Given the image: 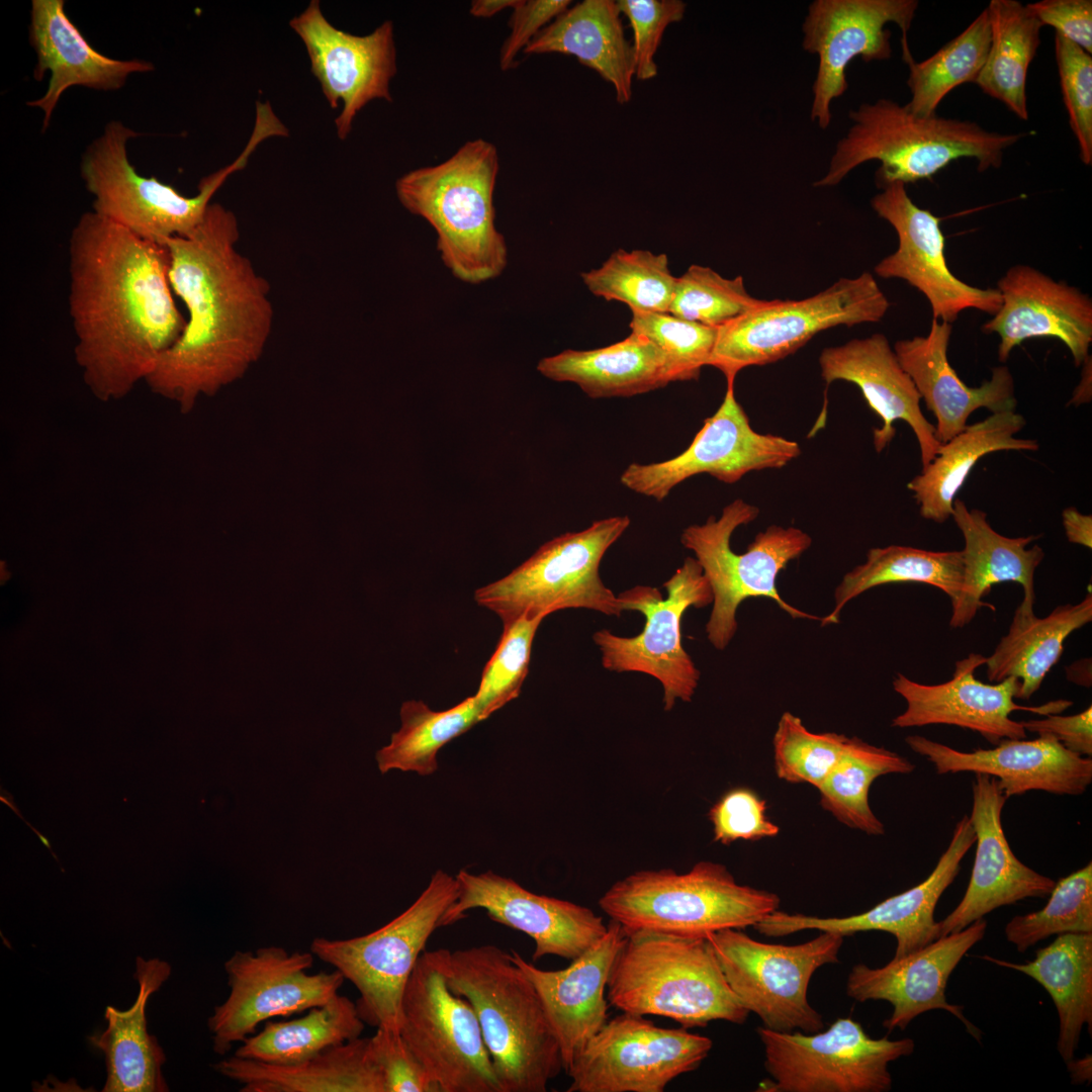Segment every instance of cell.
I'll use <instances>...</instances> for the list:
<instances>
[{"mask_svg":"<svg viewBox=\"0 0 1092 1092\" xmlns=\"http://www.w3.org/2000/svg\"><path fill=\"white\" fill-rule=\"evenodd\" d=\"M800 454L796 441L754 431L735 398L734 382H727L720 406L705 419L685 451L659 462H633L620 481L636 493L661 502L676 485L697 474L707 473L732 484L751 471L782 468Z\"/></svg>","mask_w":1092,"mask_h":1092,"instance_id":"d6986e66","label":"cell"},{"mask_svg":"<svg viewBox=\"0 0 1092 1092\" xmlns=\"http://www.w3.org/2000/svg\"><path fill=\"white\" fill-rule=\"evenodd\" d=\"M171 975L166 961L138 957L133 978L139 992L126 1010L107 1006L106 1028L88 1036L90 1044L103 1053L106 1080L103 1092H166L168 1084L162 1073L166 1055L158 1038L148 1031L146 1008L150 997Z\"/></svg>","mask_w":1092,"mask_h":1092,"instance_id":"e575fe53","label":"cell"},{"mask_svg":"<svg viewBox=\"0 0 1092 1092\" xmlns=\"http://www.w3.org/2000/svg\"><path fill=\"white\" fill-rule=\"evenodd\" d=\"M455 879L457 898L444 914L441 927L463 919L469 910L483 909L491 920L534 940V962L545 956L572 961L608 929V924L592 909L533 893L491 871L476 875L460 870Z\"/></svg>","mask_w":1092,"mask_h":1092,"instance_id":"603a6c76","label":"cell"},{"mask_svg":"<svg viewBox=\"0 0 1092 1092\" xmlns=\"http://www.w3.org/2000/svg\"><path fill=\"white\" fill-rule=\"evenodd\" d=\"M881 188L871 205L896 231L898 248L875 266V273L905 280L919 290L935 320L952 324L967 308L994 315L1002 304L999 290L969 285L947 267L940 217L916 205L901 182Z\"/></svg>","mask_w":1092,"mask_h":1092,"instance_id":"7402d4cb","label":"cell"},{"mask_svg":"<svg viewBox=\"0 0 1092 1092\" xmlns=\"http://www.w3.org/2000/svg\"><path fill=\"white\" fill-rule=\"evenodd\" d=\"M982 959L1023 973L1046 990L1059 1015L1057 1049L1066 1063L1073 1061L1083 1026L1092 1030V932L1060 934L1024 964Z\"/></svg>","mask_w":1092,"mask_h":1092,"instance_id":"ab89813d","label":"cell"},{"mask_svg":"<svg viewBox=\"0 0 1092 1092\" xmlns=\"http://www.w3.org/2000/svg\"><path fill=\"white\" fill-rule=\"evenodd\" d=\"M1025 731L1038 735L1049 734L1064 747L1081 756L1092 755V707L1084 711L1062 716L1048 715L1043 719L1020 721Z\"/></svg>","mask_w":1092,"mask_h":1092,"instance_id":"6125c7cd","label":"cell"},{"mask_svg":"<svg viewBox=\"0 0 1092 1092\" xmlns=\"http://www.w3.org/2000/svg\"><path fill=\"white\" fill-rule=\"evenodd\" d=\"M606 996L621 1012L667 1017L688 1029L714 1020L743 1024L750 1013L728 985L707 937L626 934Z\"/></svg>","mask_w":1092,"mask_h":1092,"instance_id":"8992f818","label":"cell"},{"mask_svg":"<svg viewBox=\"0 0 1092 1092\" xmlns=\"http://www.w3.org/2000/svg\"><path fill=\"white\" fill-rule=\"evenodd\" d=\"M370 1048L385 1092H441L399 1031L377 1027Z\"/></svg>","mask_w":1092,"mask_h":1092,"instance_id":"680465c9","label":"cell"},{"mask_svg":"<svg viewBox=\"0 0 1092 1092\" xmlns=\"http://www.w3.org/2000/svg\"><path fill=\"white\" fill-rule=\"evenodd\" d=\"M1063 526L1069 542L1092 548V517L1070 507L1062 513Z\"/></svg>","mask_w":1092,"mask_h":1092,"instance_id":"be15d7a7","label":"cell"},{"mask_svg":"<svg viewBox=\"0 0 1092 1092\" xmlns=\"http://www.w3.org/2000/svg\"><path fill=\"white\" fill-rule=\"evenodd\" d=\"M620 14L614 0H583L545 26L524 53L574 56L612 84L619 103H627L632 97L635 58Z\"/></svg>","mask_w":1092,"mask_h":1092,"instance_id":"8d00e7d4","label":"cell"},{"mask_svg":"<svg viewBox=\"0 0 1092 1092\" xmlns=\"http://www.w3.org/2000/svg\"><path fill=\"white\" fill-rule=\"evenodd\" d=\"M724 977L741 1004L776 1031L813 1033L824 1028L807 992L814 973L838 963L843 936L821 931L794 945L765 943L741 929L707 935Z\"/></svg>","mask_w":1092,"mask_h":1092,"instance_id":"5bb4252c","label":"cell"},{"mask_svg":"<svg viewBox=\"0 0 1092 1092\" xmlns=\"http://www.w3.org/2000/svg\"><path fill=\"white\" fill-rule=\"evenodd\" d=\"M963 571L962 550L929 551L900 545L872 548L866 562L847 572L835 588L833 610L821 618V626L837 624L841 610L849 601L883 584H930L953 602L962 587Z\"/></svg>","mask_w":1092,"mask_h":1092,"instance_id":"ee69618b","label":"cell"},{"mask_svg":"<svg viewBox=\"0 0 1092 1092\" xmlns=\"http://www.w3.org/2000/svg\"><path fill=\"white\" fill-rule=\"evenodd\" d=\"M364 1026L356 1004L338 993L301 1017L267 1022L260 1032L241 1042L235 1056L276 1065L294 1064L360 1037Z\"/></svg>","mask_w":1092,"mask_h":1092,"instance_id":"7bdbcfd3","label":"cell"},{"mask_svg":"<svg viewBox=\"0 0 1092 1092\" xmlns=\"http://www.w3.org/2000/svg\"><path fill=\"white\" fill-rule=\"evenodd\" d=\"M991 41L987 10L959 35L931 57L916 62L905 61L909 68L907 86L911 92L905 106L919 116L936 114L942 99L964 83H976L986 62Z\"/></svg>","mask_w":1092,"mask_h":1092,"instance_id":"7dc6e473","label":"cell"},{"mask_svg":"<svg viewBox=\"0 0 1092 1092\" xmlns=\"http://www.w3.org/2000/svg\"><path fill=\"white\" fill-rule=\"evenodd\" d=\"M905 741L939 775L972 771L995 777L1007 799L1029 791L1079 796L1092 782L1091 757L1070 751L1049 734L1033 740L1002 739L991 749L971 752L920 735L907 736Z\"/></svg>","mask_w":1092,"mask_h":1092,"instance_id":"83f0119b","label":"cell"},{"mask_svg":"<svg viewBox=\"0 0 1092 1092\" xmlns=\"http://www.w3.org/2000/svg\"><path fill=\"white\" fill-rule=\"evenodd\" d=\"M399 1032L441 1092H499L477 1016L448 987L434 950L406 983Z\"/></svg>","mask_w":1092,"mask_h":1092,"instance_id":"2e32d148","label":"cell"},{"mask_svg":"<svg viewBox=\"0 0 1092 1092\" xmlns=\"http://www.w3.org/2000/svg\"><path fill=\"white\" fill-rule=\"evenodd\" d=\"M631 333L656 345L672 366L676 380L698 379L708 366L718 329L686 321L669 312L631 310Z\"/></svg>","mask_w":1092,"mask_h":1092,"instance_id":"db71d44e","label":"cell"},{"mask_svg":"<svg viewBox=\"0 0 1092 1092\" xmlns=\"http://www.w3.org/2000/svg\"><path fill=\"white\" fill-rule=\"evenodd\" d=\"M450 990L472 1006L499 1092H545L563 1070L541 998L511 952L493 944L434 949Z\"/></svg>","mask_w":1092,"mask_h":1092,"instance_id":"3957f363","label":"cell"},{"mask_svg":"<svg viewBox=\"0 0 1092 1092\" xmlns=\"http://www.w3.org/2000/svg\"><path fill=\"white\" fill-rule=\"evenodd\" d=\"M580 276L594 295L647 312H668L677 280L667 256L647 250L619 249L600 268Z\"/></svg>","mask_w":1092,"mask_h":1092,"instance_id":"c3c4849f","label":"cell"},{"mask_svg":"<svg viewBox=\"0 0 1092 1092\" xmlns=\"http://www.w3.org/2000/svg\"><path fill=\"white\" fill-rule=\"evenodd\" d=\"M621 925L611 920L606 933L565 969L546 971L511 954L535 986L558 1039L563 1071L608 1020L607 983L615 957L625 940Z\"/></svg>","mask_w":1092,"mask_h":1092,"instance_id":"4dcf8cb0","label":"cell"},{"mask_svg":"<svg viewBox=\"0 0 1092 1092\" xmlns=\"http://www.w3.org/2000/svg\"><path fill=\"white\" fill-rule=\"evenodd\" d=\"M28 40L36 57L33 78L41 81L50 73L44 94L27 102L42 111V131L69 88L115 91L130 75L155 69L146 60H116L96 51L67 16L64 0H32Z\"/></svg>","mask_w":1092,"mask_h":1092,"instance_id":"1f68e13d","label":"cell"},{"mask_svg":"<svg viewBox=\"0 0 1092 1092\" xmlns=\"http://www.w3.org/2000/svg\"><path fill=\"white\" fill-rule=\"evenodd\" d=\"M0 801L4 805H6L8 808H10L36 834V836L41 841V843L44 845V847L48 848L50 853L54 856V858L58 861V863L62 868L61 862H60L58 856L56 855V853L54 852V850L52 848V844H51L50 840L48 839V837L44 836L43 834H41L35 827H33L28 821H26V819L22 816V814H21V812L19 810V807L14 802L13 795L11 793H9L7 790H5L2 786L0 788ZM62 872H64L63 868H62Z\"/></svg>","mask_w":1092,"mask_h":1092,"instance_id":"03108f58","label":"cell"},{"mask_svg":"<svg viewBox=\"0 0 1092 1092\" xmlns=\"http://www.w3.org/2000/svg\"><path fill=\"white\" fill-rule=\"evenodd\" d=\"M537 370L551 380L576 384L592 398L634 396L677 381L662 351L635 333L607 347L545 357Z\"/></svg>","mask_w":1092,"mask_h":1092,"instance_id":"74e56055","label":"cell"},{"mask_svg":"<svg viewBox=\"0 0 1092 1092\" xmlns=\"http://www.w3.org/2000/svg\"><path fill=\"white\" fill-rule=\"evenodd\" d=\"M520 1L521 0H474L470 5L469 13L475 17L489 18L505 9H514L518 6Z\"/></svg>","mask_w":1092,"mask_h":1092,"instance_id":"e7e4bbea","label":"cell"},{"mask_svg":"<svg viewBox=\"0 0 1092 1092\" xmlns=\"http://www.w3.org/2000/svg\"><path fill=\"white\" fill-rule=\"evenodd\" d=\"M975 775L970 820L977 848L971 879L959 905L938 921V937L960 931L999 907L1044 898L1056 884L1015 856L1001 819L1007 798L995 777Z\"/></svg>","mask_w":1092,"mask_h":1092,"instance_id":"4316f807","label":"cell"},{"mask_svg":"<svg viewBox=\"0 0 1092 1092\" xmlns=\"http://www.w3.org/2000/svg\"><path fill=\"white\" fill-rule=\"evenodd\" d=\"M951 331V324L932 318L926 336L901 340L894 346L902 368L935 417V438L940 444L961 433L976 410L986 407L997 414L1015 411L1017 405L1014 379L1007 366L993 368L991 378L978 387L960 378L947 359Z\"/></svg>","mask_w":1092,"mask_h":1092,"instance_id":"d6a6232c","label":"cell"},{"mask_svg":"<svg viewBox=\"0 0 1092 1092\" xmlns=\"http://www.w3.org/2000/svg\"><path fill=\"white\" fill-rule=\"evenodd\" d=\"M986 657L971 653L956 662L952 677L938 685H923L898 672L893 689L906 701V710L892 720L897 728L921 727L932 724L954 725L980 733L989 743L997 745L1002 739H1024L1026 731L1020 721H1014V711L1039 715L1058 714L1073 703L1052 701L1041 706H1020L1017 698L1020 680L1007 677L995 684H985L975 677Z\"/></svg>","mask_w":1092,"mask_h":1092,"instance_id":"cb8c5ba5","label":"cell"},{"mask_svg":"<svg viewBox=\"0 0 1092 1092\" xmlns=\"http://www.w3.org/2000/svg\"><path fill=\"white\" fill-rule=\"evenodd\" d=\"M633 30L635 76L641 81L657 75L655 55L666 27L682 19L687 5L680 0L616 1Z\"/></svg>","mask_w":1092,"mask_h":1092,"instance_id":"9f6ffc18","label":"cell"},{"mask_svg":"<svg viewBox=\"0 0 1092 1092\" xmlns=\"http://www.w3.org/2000/svg\"><path fill=\"white\" fill-rule=\"evenodd\" d=\"M999 310L982 327L1000 337L998 359L1033 338L1062 341L1080 366L1092 343V300L1065 281H1056L1028 265H1014L997 282Z\"/></svg>","mask_w":1092,"mask_h":1092,"instance_id":"f1b7e54d","label":"cell"},{"mask_svg":"<svg viewBox=\"0 0 1092 1092\" xmlns=\"http://www.w3.org/2000/svg\"><path fill=\"white\" fill-rule=\"evenodd\" d=\"M241 1092H385L370 1037H357L307 1060L276 1065L233 1056L214 1065Z\"/></svg>","mask_w":1092,"mask_h":1092,"instance_id":"d590c367","label":"cell"},{"mask_svg":"<svg viewBox=\"0 0 1092 1092\" xmlns=\"http://www.w3.org/2000/svg\"><path fill=\"white\" fill-rule=\"evenodd\" d=\"M713 840L728 845L736 840L775 837L780 827L766 815V802L749 788L726 792L709 810Z\"/></svg>","mask_w":1092,"mask_h":1092,"instance_id":"6f0895ef","label":"cell"},{"mask_svg":"<svg viewBox=\"0 0 1092 1092\" xmlns=\"http://www.w3.org/2000/svg\"><path fill=\"white\" fill-rule=\"evenodd\" d=\"M401 726L390 743L376 753L382 774L391 769L429 776L438 769V751L480 722L474 696L453 708L433 711L422 701H406L400 708Z\"/></svg>","mask_w":1092,"mask_h":1092,"instance_id":"bcb514c9","label":"cell"},{"mask_svg":"<svg viewBox=\"0 0 1092 1092\" xmlns=\"http://www.w3.org/2000/svg\"><path fill=\"white\" fill-rule=\"evenodd\" d=\"M498 169L495 146L476 139L441 164L415 169L395 182L400 204L434 229L443 264L468 284L498 277L508 263L506 240L495 226Z\"/></svg>","mask_w":1092,"mask_h":1092,"instance_id":"277c9868","label":"cell"},{"mask_svg":"<svg viewBox=\"0 0 1092 1092\" xmlns=\"http://www.w3.org/2000/svg\"><path fill=\"white\" fill-rule=\"evenodd\" d=\"M140 134L118 120L110 121L86 148L80 173L93 196V211L159 245L191 234L229 176L243 169L259 143L271 136L265 125L256 124L241 156L203 177L197 194L185 196L172 185L135 170L128 158L127 144Z\"/></svg>","mask_w":1092,"mask_h":1092,"instance_id":"ba28073f","label":"cell"},{"mask_svg":"<svg viewBox=\"0 0 1092 1092\" xmlns=\"http://www.w3.org/2000/svg\"><path fill=\"white\" fill-rule=\"evenodd\" d=\"M976 842L970 820L965 815L953 829L948 846L931 874L920 884L891 896L860 914L846 917H816L781 910L766 915L753 927L765 936L781 937L815 929L841 936L864 931H884L895 936L894 958L904 957L938 938L934 920L936 904L961 870V861Z\"/></svg>","mask_w":1092,"mask_h":1092,"instance_id":"d4e9b609","label":"cell"},{"mask_svg":"<svg viewBox=\"0 0 1092 1092\" xmlns=\"http://www.w3.org/2000/svg\"><path fill=\"white\" fill-rule=\"evenodd\" d=\"M758 514L757 507L737 498L718 519L711 516L704 524L690 525L680 535L681 544L694 553L713 593L705 629L717 650H724L733 639L738 628L737 609L750 598L772 600L794 619L821 620L788 604L776 585L779 573L811 546L812 538L806 532L771 525L754 537L744 553L732 550L734 531Z\"/></svg>","mask_w":1092,"mask_h":1092,"instance_id":"9c48e42d","label":"cell"},{"mask_svg":"<svg viewBox=\"0 0 1092 1092\" xmlns=\"http://www.w3.org/2000/svg\"><path fill=\"white\" fill-rule=\"evenodd\" d=\"M1055 57L1070 127L1081 161L1092 164V57L1076 43L1055 34Z\"/></svg>","mask_w":1092,"mask_h":1092,"instance_id":"11a10c76","label":"cell"},{"mask_svg":"<svg viewBox=\"0 0 1092 1092\" xmlns=\"http://www.w3.org/2000/svg\"><path fill=\"white\" fill-rule=\"evenodd\" d=\"M457 894L455 877L438 870L418 899L382 927L348 939L311 941L312 954L358 990L356 1006L365 1023L399 1031L406 983Z\"/></svg>","mask_w":1092,"mask_h":1092,"instance_id":"8fae6325","label":"cell"},{"mask_svg":"<svg viewBox=\"0 0 1092 1092\" xmlns=\"http://www.w3.org/2000/svg\"><path fill=\"white\" fill-rule=\"evenodd\" d=\"M239 239L235 213L211 202L191 234L163 244L170 285L188 318L145 383L182 414L241 379L272 332L270 285L238 251Z\"/></svg>","mask_w":1092,"mask_h":1092,"instance_id":"7a4b0ae2","label":"cell"},{"mask_svg":"<svg viewBox=\"0 0 1092 1092\" xmlns=\"http://www.w3.org/2000/svg\"><path fill=\"white\" fill-rule=\"evenodd\" d=\"M889 306L888 298L870 272L855 278H841L804 299L766 300L718 329L708 366L720 370L727 382H734L743 368L782 360L822 331L878 323Z\"/></svg>","mask_w":1092,"mask_h":1092,"instance_id":"7c38bea8","label":"cell"},{"mask_svg":"<svg viewBox=\"0 0 1092 1092\" xmlns=\"http://www.w3.org/2000/svg\"><path fill=\"white\" fill-rule=\"evenodd\" d=\"M986 928L987 922L982 918L904 957L893 958L883 967L857 964L849 972L846 994L858 1002L888 1001L893 1011L883 1026L889 1032L905 1029L926 1011L941 1009L959 1018L979 1040L981 1031L964 1016L962 1006L946 1001L945 988L952 971L984 937Z\"/></svg>","mask_w":1092,"mask_h":1092,"instance_id":"484cf974","label":"cell"},{"mask_svg":"<svg viewBox=\"0 0 1092 1092\" xmlns=\"http://www.w3.org/2000/svg\"><path fill=\"white\" fill-rule=\"evenodd\" d=\"M1091 621V593L1078 604L1055 608L1044 618L1016 609L1008 633L986 657L988 679L999 682L1015 677L1020 680L1017 699L1028 700L1059 661L1068 636Z\"/></svg>","mask_w":1092,"mask_h":1092,"instance_id":"60d3db41","label":"cell"},{"mask_svg":"<svg viewBox=\"0 0 1092 1092\" xmlns=\"http://www.w3.org/2000/svg\"><path fill=\"white\" fill-rule=\"evenodd\" d=\"M662 586L665 599L658 588L647 585H636L618 595L625 611L643 614L644 627L638 635L624 637L602 629L593 634V641L605 669L642 672L656 678L663 691V709L670 711L677 700L692 701L701 676L682 646L684 614L692 607L701 609L712 604L713 593L695 557H687Z\"/></svg>","mask_w":1092,"mask_h":1092,"instance_id":"9a60e30c","label":"cell"},{"mask_svg":"<svg viewBox=\"0 0 1092 1092\" xmlns=\"http://www.w3.org/2000/svg\"><path fill=\"white\" fill-rule=\"evenodd\" d=\"M571 4L570 0H521L509 20L511 32L499 51L502 71L512 69L518 54Z\"/></svg>","mask_w":1092,"mask_h":1092,"instance_id":"91938a15","label":"cell"},{"mask_svg":"<svg viewBox=\"0 0 1092 1092\" xmlns=\"http://www.w3.org/2000/svg\"><path fill=\"white\" fill-rule=\"evenodd\" d=\"M1025 419L1015 411L992 414L940 445L935 457L913 477V492L922 518L943 523L971 470L985 455L999 451H1036V440L1016 438Z\"/></svg>","mask_w":1092,"mask_h":1092,"instance_id":"f35d334b","label":"cell"},{"mask_svg":"<svg viewBox=\"0 0 1092 1092\" xmlns=\"http://www.w3.org/2000/svg\"><path fill=\"white\" fill-rule=\"evenodd\" d=\"M915 765L885 747L851 737L847 749L818 788L821 807L849 828L869 835L885 834V826L870 807L875 780L889 774H910Z\"/></svg>","mask_w":1092,"mask_h":1092,"instance_id":"f6af8a7d","label":"cell"},{"mask_svg":"<svg viewBox=\"0 0 1092 1092\" xmlns=\"http://www.w3.org/2000/svg\"><path fill=\"white\" fill-rule=\"evenodd\" d=\"M598 904L626 934L707 937L754 926L779 909L781 899L738 884L722 863L701 860L684 874L672 869L637 871L614 883Z\"/></svg>","mask_w":1092,"mask_h":1092,"instance_id":"52a82bcc","label":"cell"},{"mask_svg":"<svg viewBox=\"0 0 1092 1092\" xmlns=\"http://www.w3.org/2000/svg\"><path fill=\"white\" fill-rule=\"evenodd\" d=\"M713 1040L688 1028H665L643 1015L608 1019L566 1070L567 1092H663L697 1070Z\"/></svg>","mask_w":1092,"mask_h":1092,"instance_id":"e0dca14e","label":"cell"},{"mask_svg":"<svg viewBox=\"0 0 1092 1092\" xmlns=\"http://www.w3.org/2000/svg\"><path fill=\"white\" fill-rule=\"evenodd\" d=\"M1041 24L1092 54V1L1043 0L1027 4Z\"/></svg>","mask_w":1092,"mask_h":1092,"instance_id":"94428289","label":"cell"},{"mask_svg":"<svg viewBox=\"0 0 1092 1092\" xmlns=\"http://www.w3.org/2000/svg\"><path fill=\"white\" fill-rule=\"evenodd\" d=\"M765 302L747 292L741 276L728 279L694 264L677 278L668 312L719 329Z\"/></svg>","mask_w":1092,"mask_h":1092,"instance_id":"f907efd6","label":"cell"},{"mask_svg":"<svg viewBox=\"0 0 1092 1092\" xmlns=\"http://www.w3.org/2000/svg\"><path fill=\"white\" fill-rule=\"evenodd\" d=\"M311 951L281 946L237 950L224 963L230 993L207 1019L212 1050L224 1056L255 1033L262 1022L322 1006L339 993L345 978L337 970L308 974Z\"/></svg>","mask_w":1092,"mask_h":1092,"instance_id":"ac0fdd59","label":"cell"},{"mask_svg":"<svg viewBox=\"0 0 1092 1092\" xmlns=\"http://www.w3.org/2000/svg\"><path fill=\"white\" fill-rule=\"evenodd\" d=\"M1004 932L1020 952L1055 934L1091 933L1092 862L1056 882L1043 908L1014 916Z\"/></svg>","mask_w":1092,"mask_h":1092,"instance_id":"681fc988","label":"cell"},{"mask_svg":"<svg viewBox=\"0 0 1092 1092\" xmlns=\"http://www.w3.org/2000/svg\"><path fill=\"white\" fill-rule=\"evenodd\" d=\"M543 620L521 617L504 626L474 695L481 721L519 697L528 674L534 637Z\"/></svg>","mask_w":1092,"mask_h":1092,"instance_id":"f5cc1de1","label":"cell"},{"mask_svg":"<svg viewBox=\"0 0 1092 1092\" xmlns=\"http://www.w3.org/2000/svg\"><path fill=\"white\" fill-rule=\"evenodd\" d=\"M951 517L963 534L965 547L962 550L963 582L957 599L951 602L950 627L968 625L982 607L994 610L982 599L994 584L1001 582L1019 583L1023 600L1017 610L1024 615L1033 613L1034 572L1044 551L1036 544L1029 549L1026 547L1039 536H1003L990 526L985 512L970 510L961 498L953 500Z\"/></svg>","mask_w":1092,"mask_h":1092,"instance_id":"836d02e7","label":"cell"},{"mask_svg":"<svg viewBox=\"0 0 1092 1092\" xmlns=\"http://www.w3.org/2000/svg\"><path fill=\"white\" fill-rule=\"evenodd\" d=\"M770 1079L762 1092H887L888 1066L914 1052L911 1038H872L851 1017L837 1018L826 1030L776 1031L756 1028Z\"/></svg>","mask_w":1092,"mask_h":1092,"instance_id":"4fadbf2b","label":"cell"},{"mask_svg":"<svg viewBox=\"0 0 1092 1092\" xmlns=\"http://www.w3.org/2000/svg\"><path fill=\"white\" fill-rule=\"evenodd\" d=\"M819 366L826 386L837 380L855 384L879 416L883 425L873 431L878 453L894 439V423L904 421L917 439L922 467L935 457L941 444L935 438L934 426L924 417L920 394L885 335L874 334L825 348Z\"/></svg>","mask_w":1092,"mask_h":1092,"instance_id":"f546056e","label":"cell"},{"mask_svg":"<svg viewBox=\"0 0 1092 1092\" xmlns=\"http://www.w3.org/2000/svg\"><path fill=\"white\" fill-rule=\"evenodd\" d=\"M853 124L841 139L829 170L814 186L837 185L851 170L877 160V184L931 179L951 162L971 158L980 172L998 169L1004 151L1027 132L989 131L976 122L933 114L919 116L890 99L862 103L849 111Z\"/></svg>","mask_w":1092,"mask_h":1092,"instance_id":"5b68a950","label":"cell"},{"mask_svg":"<svg viewBox=\"0 0 1092 1092\" xmlns=\"http://www.w3.org/2000/svg\"><path fill=\"white\" fill-rule=\"evenodd\" d=\"M850 738L835 732H811L799 717L785 712L772 739L778 778L818 789L844 754Z\"/></svg>","mask_w":1092,"mask_h":1092,"instance_id":"816d5d0a","label":"cell"},{"mask_svg":"<svg viewBox=\"0 0 1092 1092\" xmlns=\"http://www.w3.org/2000/svg\"><path fill=\"white\" fill-rule=\"evenodd\" d=\"M68 256L76 364L95 398L122 399L186 326L169 282L167 250L91 210L74 225Z\"/></svg>","mask_w":1092,"mask_h":1092,"instance_id":"6da1fadb","label":"cell"},{"mask_svg":"<svg viewBox=\"0 0 1092 1092\" xmlns=\"http://www.w3.org/2000/svg\"><path fill=\"white\" fill-rule=\"evenodd\" d=\"M986 10L991 41L976 84L1026 120L1027 71L1040 44L1043 25L1027 4L1016 0H991Z\"/></svg>","mask_w":1092,"mask_h":1092,"instance_id":"b9f144b4","label":"cell"},{"mask_svg":"<svg viewBox=\"0 0 1092 1092\" xmlns=\"http://www.w3.org/2000/svg\"><path fill=\"white\" fill-rule=\"evenodd\" d=\"M302 40L310 70L332 109L337 135L346 140L358 112L374 99L392 101L390 81L397 72L394 28L390 20L371 33L355 35L334 26L317 0L289 21Z\"/></svg>","mask_w":1092,"mask_h":1092,"instance_id":"44dd1931","label":"cell"},{"mask_svg":"<svg viewBox=\"0 0 1092 1092\" xmlns=\"http://www.w3.org/2000/svg\"><path fill=\"white\" fill-rule=\"evenodd\" d=\"M918 8L916 0H815L803 22V49L818 56L812 86L811 120L825 129L830 104L848 87L846 69L855 58L866 63L892 56L890 22L902 31L903 60L912 57L908 31Z\"/></svg>","mask_w":1092,"mask_h":1092,"instance_id":"ffe728a7","label":"cell"},{"mask_svg":"<svg viewBox=\"0 0 1092 1092\" xmlns=\"http://www.w3.org/2000/svg\"><path fill=\"white\" fill-rule=\"evenodd\" d=\"M630 522L628 516L604 518L547 541L512 572L476 589L475 602L494 612L504 626L563 609L620 617L624 602L604 583L600 565Z\"/></svg>","mask_w":1092,"mask_h":1092,"instance_id":"30bf717a","label":"cell"}]
</instances>
